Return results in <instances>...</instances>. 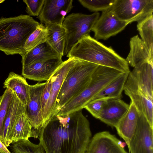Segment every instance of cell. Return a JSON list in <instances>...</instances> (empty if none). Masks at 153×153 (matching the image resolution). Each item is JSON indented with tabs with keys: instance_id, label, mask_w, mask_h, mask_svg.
Listing matches in <instances>:
<instances>
[{
	"instance_id": "cell-16",
	"label": "cell",
	"mask_w": 153,
	"mask_h": 153,
	"mask_svg": "<svg viewBox=\"0 0 153 153\" xmlns=\"http://www.w3.org/2000/svg\"><path fill=\"white\" fill-rule=\"evenodd\" d=\"M129 105L121 99H108L98 119L115 128L128 110Z\"/></svg>"
},
{
	"instance_id": "cell-20",
	"label": "cell",
	"mask_w": 153,
	"mask_h": 153,
	"mask_svg": "<svg viewBox=\"0 0 153 153\" xmlns=\"http://www.w3.org/2000/svg\"><path fill=\"white\" fill-rule=\"evenodd\" d=\"M25 112V106L15 94L9 111L3 124V143L7 147L12 143L11 136L13 128L21 115Z\"/></svg>"
},
{
	"instance_id": "cell-29",
	"label": "cell",
	"mask_w": 153,
	"mask_h": 153,
	"mask_svg": "<svg viewBox=\"0 0 153 153\" xmlns=\"http://www.w3.org/2000/svg\"><path fill=\"white\" fill-rule=\"evenodd\" d=\"M11 153H45L41 143L35 144L29 140H23L12 143Z\"/></svg>"
},
{
	"instance_id": "cell-33",
	"label": "cell",
	"mask_w": 153,
	"mask_h": 153,
	"mask_svg": "<svg viewBox=\"0 0 153 153\" xmlns=\"http://www.w3.org/2000/svg\"><path fill=\"white\" fill-rule=\"evenodd\" d=\"M46 82L41 98L42 114L43 112L44 108L49 98L51 88V82L50 79Z\"/></svg>"
},
{
	"instance_id": "cell-12",
	"label": "cell",
	"mask_w": 153,
	"mask_h": 153,
	"mask_svg": "<svg viewBox=\"0 0 153 153\" xmlns=\"http://www.w3.org/2000/svg\"><path fill=\"white\" fill-rule=\"evenodd\" d=\"M111 7L102 11L92 28L95 39L97 40H106L116 35L128 24L120 20L112 11Z\"/></svg>"
},
{
	"instance_id": "cell-8",
	"label": "cell",
	"mask_w": 153,
	"mask_h": 153,
	"mask_svg": "<svg viewBox=\"0 0 153 153\" xmlns=\"http://www.w3.org/2000/svg\"><path fill=\"white\" fill-rule=\"evenodd\" d=\"M153 64L145 63L130 71L123 91L138 92L153 99Z\"/></svg>"
},
{
	"instance_id": "cell-37",
	"label": "cell",
	"mask_w": 153,
	"mask_h": 153,
	"mask_svg": "<svg viewBox=\"0 0 153 153\" xmlns=\"http://www.w3.org/2000/svg\"><path fill=\"white\" fill-rule=\"evenodd\" d=\"M2 98V96L0 97V105L1 102V100Z\"/></svg>"
},
{
	"instance_id": "cell-23",
	"label": "cell",
	"mask_w": 153,
	"mask_h": 153,
	"mask_svg": "<svg viewBox=\"0 0 153 153\" xmlns=\"http://www.w3.org/2000/svg\"><path fill=\"white\" fill-rule=\"evenodd\" d=\"M129 72L123 73L115 78L98 92L91 100L100 99H121Z\"/></svg>"
},
{
	"instance_id": "cell-2",
	"label": "cell",
	"mask_w": 153,
	"mask_h": 153,
	"mask_svg": "<svg viewBox=\"0 0 153 153\" xmlns=\"http://www.w3.org/2000/svg\"><path fill=\"white\" fill-rule=\"evenodd\" d=\"M66 56L111 68L123 73L129 72V65L126 60L111 47H107L90 35L79 41Z\"/></svg>"
},
{
	"instance_id": "cell-13",
	"label": "cell",
	"mask_w": 153,
	"mask_h": 153,
	"mask_svg": "<svg viewBox=\"0 0 153 153\" xmlns=\"http://www.w3.org/2000/svg\"><path fill=\"white\" fill-rule=\"evenodd\" d=\"M73 0H45L41 12L37 18L45 25H62L66 15L73 8Z\"/></svg>"
},
{
	"instance_id": "cell-5",
	"label": "cell",
	"mask_w": 153,
	"mask_h": 153,
	"mask_svg": "<svg viewBox=\"0 0 153 153\" xmlns=\"http://www.w3.org/2000/svg\"><path fill=\"white\" fill-rule=\"evenodd\" d=\"M123 73L113 68L98 65L87 87L63 106L56 115H65L82 110L102 89Z\"/></svg>"
},
{
	"instance_id": "cell-22",
	"label": "cell",
	"mask_w": 153,
	"mask_h": 153,
	"mask_svg": "<svg viewBox=\"0 0 153 153\" xmlns=\"http://www.w3.org/2000/svg\"><path fill=\"white\" fill-rule=\"evenodd\" d=\"M125 94L138 111L146 117L151 126L153 127V99L138 92L124 91Z\"/></svg>"
},
{
	"instance_id": "cell-24",
	"label": "cell",
	"mask_w": 153,
	"mask_h": 153,
	"mask_svg": "<svg viewBox=\"0 0 153 153\" xmlns=\"http://www.w3.org/2000/svg\"><path fill=\"white\" fill-rule=\"evenodd\" d=\"M47 30L46 41L62 56L65 55L66 39L65 30L62 25H45Z\"/></svg>"
},
{
	"instance_id": "cell-26",
	"label": "cell",
	"mask_w": 153,
	"mask_h": 153,
	"mask_svg": "<svg viewBox=\"0 0 153 153\" xmlns=\"http://www.w3.org/2000/svg\"><path fill=\"white\" fill-rule=\"evenodd\" d=\"M137 28L141 39L153 53V15L151 14L137 22Z\"/></svg>"
},
{
	"instance_id": "cell-36",
	"label": "cell",
	"mask_w": 153,
	"mask_h": 153,
	"mask_svg": "<svg viewBox=\"0 0 153 153\" xmlns=\"http://www.w3.org/2000/svg\"><path fill=\"white\" fill-rule=\"evenodd\" d=\"M5 1L4 0H0V4L3 2Z\"/></svg>"
},
{
	"instance_id": "cell-18",
	"label": "cell",
	"mask_w": 153,
	"mask_h": 153,
	"mask_svg": "<svg viewBox=\"0 0 153 153\" xmlns=\"http://www.w3.org/2000/svg\"><path fill=\"white\" fill-rule=\"evenodd\" d=\"M128 109L115 127L117 133L125 141L128 147L136 129L139 113L131 101Z\"/></svg>"
},
{
	"instance_id": "cell-34",
	"label": "cell",
	"mask_w": 153,
	"mask_h": 153,
	"mask_svg": "<svg viewBox=\"0 0 153 153\" xmlns=\"http://www.w3.org/2000/svg\"><path fill=\"white\" fill-rule=\"evenodd\" d=\"M0 149L6 153H11L7 149V147L0 140Z\"/></svg>"
},
{
	"instance_id": "cell-1",
	"label": "cell",
	"mask_w": 153,
	"mask_h": 153,
	"mask_svg": "<svg viewBox=\"0 0 153 153\" xmlns=\"http://www.w3.org/2000/svg\"><path fill=\"white\" fill-rule=\"evenodd\" d=\"M82 110L56 115L45 125L39 139L45 153L85 152L91 134Z\"/></svg>"
},
{
	"instance_id": "cell-9",
	"label": "cell",
	"mask_w": 153,
	"mask_h": 153,
	"mask_svg": "<svg viewBox=\"0 0 153 153\" xmlns=\"http://www.w3.org/2000/svg\"><path fill=\"white\" fill-rule=\"evenodd\" d=\"M75 62L76 59L72 58L63 61L50 78L51 82L50 96L42 114L44 126L56 115L57 97L67 74Z\"/></svg>"
},
{
	"instance_id": "cell-35",
	"label": "cell",
	"mask_w": 153,
	"mask_h": 153,
	"mask_svg": "<svg viewBox=\"0 0 153 153\" xmlns=\"http://www.w3.org/2000/svg\"><path fill=\"white\" fill-rule=\"evenodd\" d=\"M0 153H6V152H4V151L1 150L0 149Z\"/></svg>"
},
{
	"instance_id": "cell-7",
	"label": "cell",
	"mask_w": 153,
	"mask_h": 153,
	"mask_svg": "<svg viewBox=\"0 0 153 153\" xmlns=\"http://www.w3.org/2000/svg\"><path fill=\"white\" fill-rule=\"evenodd\" d=\"M111 8L120 20L129 24L153 14V0H115Z\"/></svg>"
},
{
	"instance_id": "cell-10",
	"label": "cell",
	"mask_w": 153,
	"mask_h": 153,
	"mask_svg": "<svg viewBox=\"0 0 153 153\" xmlns=\"http://www.w3.org/2000/svg\"><path fill=\"white\" fill-rule=\"evenodd\" d=\"M136 129L128 147L129 153H153V127L139 112Z\"/></svg>"
},
{
	"instance_id": "cell-6",
	"label": "cell",
	"mask_w": 153,
	"mask_h": 153,
	"mask_svg": "<svg viewBox=\"0 0 153 153\" xmlns=\"http://www.w3.org/2000/svg\"><path fill=\"white\" fill-rule=\"evenodd\" d=\"M100 15L98 12L91 14L72 13L65 18L62 24L66 33L65 55L67 56L79 41L90 35Z\"/></svg>"
},
{
	"instance_id": "cell-4",
	"label": "cell",
	"mask_w": 153,
	"mask_h": 153,
	"mask_svg": "<svg viewBox=\"0 0 153 153\" xmlns=\"http://www.w3.org/2000/svg\"><path fill=\"white\" fill-rule=\"evenodd\" d=\"M98 65L76 59L75 63L63 81L57 97L56 114L67 103L79 95L87 87L93 73Z\"/></svg>"
},
{
	"instance_id": "cell-11",
	"label": "cell",
	"mask_w": 153,
	"mask_h": 153,
	"mask_svg": "<svg viewBox=\"0 0 153 153\" xmlns=\"http://www.w3.org/2000/svg\"><path fill=\"white\" fill-rule=\"evenodd\" d=\"M47 82L30 85L29 100L25 107V114L39 137L44 126L42 111L41 98Z\"/></svg>"
},
{
	"instance_id": "cell-25",
	"label": "cell",
	"mask_w": 153,
	"mask_h": 153,
	"mask_svg": "<svg viewBox=\"0 0 153 153\" xmlns=\"http://www.w3.org/2000/svg\"><path fill=\"white\" fill-rule=\"evenodd\" d=\"M30 137L39 138L25 112L21 115L13 128L11 136L12 143L21 140H29Z\"/></svg>"
},
{
	"instance_id": "cell-31",
	"label": "cell",
	"mask_w": 153,
	"mask_h": 153,
	"mask_svg": "<svg viewBox=\"0 0 153 153\" xmlns=\"http://www.w3.org/2000/svg\"><path fill=\"white\" fill-rule=\"evenodd\" d=\"M107 100L100 99L91 100L85 105L84 108L98 119Z\"/></svg>"
},
{
	"instance_id": "cell-32",
	"label": "cell",
	"mask_w": 153,
	"mask_h": 153,
	"mask_svg": "<svg viewBox=\"0 0 153 153\" xmlns=\"http://www.w3.org/2000/svg\"><path fill=\"white\" fill-rule=\"evenodd\" d=\"M45 0H24L26 4V11L30 16H38L43 6Z\"/></svg>"
},
{
	"instance_id": "cell-14",
	"label": "cell",
	"mask_w": 153,
	"mask_h": 153,
	"mask_svg": "<svg viewBox=\"0 0 153 153\" xmlns=\"http://www.w3.org/2000/svg\"><path fill=\"white\" fill-rule=\"evenodd\" d=\"M62 58L37 62L22 67V75L25 78L39 82L48 81L63 63Z\"/></svg>"
},
{
	"instance_id": "cell-15",
	"label": "cell",
	"mask_w": 153,
	"mask_h": 153,
	"mask_svg": "<svg viewBox=\"0 0 153 153\" xmlns=\"http://www.w3.org/2000/svg\"><path fill=\"white\" fill-rule=\"evenodd\" d=\"M122 141L107 131L96 134L90 140L85 153H127Z\"/></svg>"
},
{
	"instance_id": "cell-19",
	"label": "cell",
	"mask_w": 153,
	"mask_h": 153,
	"mask_svg": "<svg viewBox=\"0 0 153 153\" xmlns=\"http://www.w3.org/2000/svg\"><path fill=\"white\" fill-rule=\"evenodd\" d=\"M20 55L22 67L35 62L62 57L46 41Z\"/></svg>"
},
{
	"instance_id": "cell-21",
	"label": "cell",
	"mask_w": 153,
	"mask_h": 153,
	"mask_svg": "<svg viewBox=\"0 0 153 153\" xmlns=\"http://www.w3.org/2000/svg\"><path fill=\"white\" fill-rule=\"evenodd\" d=\"M3 88H9L15 93L19 100L25 106L30 98L29 86L26 79L13 72H10L4 82Z\"/></svg>"
},
{
	"instance_id": "cell-30",
	"label": "cell",
	"mask_w": 153,
	"mask_h": 153,
	"mask_svg": "<svg viewBox=\"0 0 153 153\" xmlns=\"http://www.w3.org/2000/svg\"><path fill=\"white\" fill-rule=\"evenodd\" d=\"M115 0H78L85 7L91 11H104L111 7Z\"/></svg>"
},
{
	"instance_id": "cell-28",
	"label": "cell",
	"mask_w": 153,
	"mask_h": 153,
	"mask_svg": "<svg viewBox=\"0 0 153 153\" xmlns=\"http://www.w3.org/2000/svg\"><path fill=\"white\" fill-rule=\"evenodd\" d=\"M47 30L42 23L36 27L27 39L24 48L25 53L46 41Z\"/></svg>"
},
{
	"instance_id": "cell-17",
	"label": "cell",
	"mask_w": 153,
	"mask_h": 153,
	"mask_svg": "<svg viewBox=\"0 0 153 153\" xmlns=\"http://www.w3.org/2000/svg\"><path fill=\"white\" fill-rule=\"evenodd\" d=\"M130 50L126 60L133 68L145 63L153 64V53L138 35L131 37L129 42Z\"/></svg>"
},
{
	"instance_id": "cell-3",
	"label": "cell",
	"mask_w": 153,
	"mask_h": 153,
	"mask_svg": "<svg viewBox=\"0 0 153 153\" xmlns=\"http://www.w3.org/2000/svg\"><path fill=\"white\" fill-rule=\"evenodd\" d=\"M28 15L0 19V51L7 55L25 53V43L40 24Z\"/></svg>"
},
{
	"instance_id": "cell-27",
	"label": "cell",
	"mask_w": 153,
	"mask_h": 153,
	"mask_svg": "<svg viewBox=\"0 0 153 153\" xmlns=\"http://www.w3.org/2000/svg\"><path fill=\"white\" fill-rule=\"evenodd\" d=\"M15 93L6 88L2 94L0 105V140L3 143V124L7 116L15 97Z\"/></svg>"
}]
</instances>
